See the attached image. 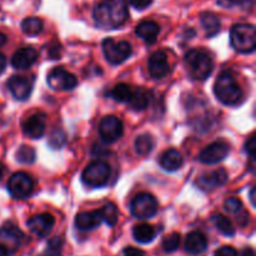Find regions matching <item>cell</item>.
<instances>
[{
    "instance_id": "cell-1",
    "label": "cell",
    "mask_w": 256,
    "mask_h": 256,
    "mask_svg": "<svg viewBox=\"0 0 256 256\" xmlns=\"http://www.w3.org/2000/svg\"><path fill=\"white\" fill-rule=\"evenodd\" d=\"M129 16L125 0H102L95 6L92 18L102 29H116L125 24Z\"/></svg>"
},
{
    "instance_id": "cell-2",
    "label": "cell",
    "mask_w": 256,
    "mask_h": 256,
    "mask_svg": "<svg viewBox=\"0 0 256 256\" xmlns=\"http://www.w3.org/2000/svg\"><path fill=\"white\" fill-rule=\"evenodd\" d=\"M214 92L218 100L228 106H235L242 100V90L230 72H224L218 76L214 85Z\"/></svg>"
},
{
    "instance_id": "cell-3",
    "label": "cell",
    "mask_w": 256,
    "mask_h": 256,
    "mask_svg": "<svg viewBox=\"0 0 256 256\" xmlns=\"http://www.w3.org/2000/svg\"><path fill=\"white\" fill-rule=\"evenodd\" d=\"M185 65L190 76L195 80H205L212 75L214 62L202 50H190L185 55Z\"/></svg>"
},
{
    "instance_id": "cell-4",
    "label": "cell",
    "mask_w": 256,
    "mask_h": 256,
    "mask_svg": "<svg viewBox=\"0 0 256 256\" xmlns=\"http://www.w3.org/2000/svg\"><path fill=\"white\" fill-rule=\"evenodd\" d=\"M230 42L236 52H252L256 48V32L252 24H236L230 32Z\"/></svg>"
},
{
    "instance_id": "cell-5",
    "label": "cell",
    "mask_w": 256,
    "mask_h": 256,
    "mask_svg": "<svg viewBox=\"0 0 256 256\" xmlns=\"http://www.w3.org/2000/svg\"><path fill=\"white\" fill-rule=\"evenodd\" d=\"M24 242V234L18 226L6 224L0 228V255L10 256L19 250Z\"/></svg>"
},
{
    "instance_id": "cell-6",
    "label": "cell",
    "mask_w": 256,
    "mask_h": 256,
    "mask_svg": "<svg viewBox=\"0 0 256 256\" xmlns=\"http://www.w3.org/2000/svg\"><path fill=\"white\" fill-rule=\"evenodd\" d=\"M82 182L90 188H102L110 178V166L105 162L96 160L85 168L82 172Z\"/></svg>"
},
{
    "instance_id": "cell-7",
    "label": "cell",
    "mask_w": 256,
    "mask_h": 256,
    "mask_svg": "<svg viewBox=\"0 0 256 256\" xmlns=\"http://www.w3.org/2000/svg\"><path fill=\"white\" fill-rule=\"evenodd\" d=\"M102 52L110 64L119 65L124 62L132 55V45L128 42H116V40L108 38L102 42Z\"/></svg>"
},
{
    "instance_id": "cell-8",
    "label": "cell",
    "mask_w": 256,
    "mask_h": 256,
    "mask_svg": "<svg viewBox=\"0 0 256 256\" xmlns=\"http://www.w3.org/2000/svg\"><path fill=\"white\" fill-rule=\"evenodd\" d=\"M130 212L138 219H150L158 212V202L152 194L140 192L130 202Z\"/></svg>"
},
{
    "instance_id": "cell-9",
    "label": "cell",
    "mask_w": 256,
    "mask_h": 256,
    "mask_svg": "<svg viewBox=\"0 0 256 256\" xmlns=\"http://www.w3.org/2000/svg\"><path fill=\"white\" fill-rule=\"evenodd\" d=\"M8 190L15 199H26L34 190V182L25 172H15L8 182Z\"/></svg>"
},
{
    "instance_id": "cell-10",
    "label": "cell",
    "mask_w": 256,
    "mask_h": 256,
    "mask_svg": "<svg viewBox=\"0 0 256 256\" xmlns=\"http://www.w3.org/2000/svg\"><path fill=\"white\" fill-rule=\"evenodd\" d=\"M48 85L54 90H72L78 85V79L68 70L55 68L48 75Z\"/></svg>"
},
{
    "instance_id": "cell-11",
    "label": "cell",
    "mask_w": 256,
    "mask_h": 256,
    "mask_svg": "<svg viewBox=\"0 0 256 256\" xmlns=\"http://www.w3.org/2000/svg\"><path fill=\"white\" fill-rule=\"evenodd\" d=\"M100 138L105 142H114L119 140L122 135V122L119 118L114 115L105 116L99 125Z\"/></svg>"
},
{
    "instance_id": "cell-12",
    "label": "cell",
    "mask_w": 256,
    "mask_h": 256,
    "mask_svg": "<svg viewBox=\"0 0 256 256\" xmlns=\"http://www.w3.org/2000/svg\"><path fill=\"white\" fill-rule=\"evenodd\" d=\"M229 145L225 142H215L208 145L199 155V160L204 164L214 165L222 162L229 154Z\"/></svg>"
},
{
    "instance_id": "cell-13",
    "label": "cell",
    "mask_w": 256,
    "mask_h": 256,
    "mask_svg": "<svg viewBox=\"0 0 256 256\" xmlns=\"http://www.w3.org/2000/svg\"><path fill=\"white\" fill-rule=\"evenodd\" d=\"M8 89L16 100H26L32 90V79L22 75H12L8 80Z\"/></svg>"
},
{
    "instance_id": "cell-14",
    "label": "cell",
    "mask_w": 256,
    "mask_h": 256,
    "mask_svg": "<svg viewBox=\"0 0 256 256\" xmlns=\"http://www.w3.org/2000/svg\"><path fill=\"white\" fill-rule=\"evenodd\" d=\"M54 216L50 214H46V212L30 218L26 222L30 232L39 238H45L46 235H49V232H52V228H54Z\"/></svg>"
},
{
    "instance_id": "cell-15",
    "label": "cell",
    "mask_w": 256,
    "mask_h": 256,
    "mask_svg": "<svg viewBox=\"0 0 256 256\" xmlns=\"http://www.w3.org/2000/svg\"><path fill=\"white\" fill-rule=\"evenodd\" d=\"M149 74L152 79L160 80L166 76L170 72L169 62L164 52H156L149 59Z\"/></svg>"
},
{
    "instance_id": "cell-16",
    "label": "cell",
    "mask_w": 256,
    "mask_h": 256,
    "mask_svg": "<svg viewBox=\"0 0 256 256\" xmlns=\"http://www.w3.org/2000/svg\"><path fill=\"white\" fill-rule=\"evenodd\" d=\"M226 182L228 172L224 169H218L215 172L202 175L198 179L196 185L199 186V189L204 190V192H210V190H214L215 188L222 186Z\"/></svg>"
},
{
    "instance_id": "cell-17",
    "label": "cell",
    "mask_w": 256,
    "mask_h": 256,
    "mask_svg": "<svg viewBox=\"0 0 256 256\" xmlns=\"http://www.w3.org/2000/svg\"><path fill=\"white\" fill-rule=\"evenodd\" d=\"M45 115L42 112L32 115L22 124V132L30 139H40L45 132Z\"/></svg>"
},
{
    "instance_id": "cell-18",
    "label": "cell",
    "mask_w": 256,
    "mask_h": 256,
    "mask_svg": "<svg viewBox=\"0 0 256 256\" xmlns=\"http://www.w3.org/2000/svg\"><path fill=\"white\" fill-rule=\"evenodd\" d=\"M102 222V210L94 212H82L75 216V226L82 232H89L95 229Z\"/></svg>"
},
{
    "instance_id": "cell-19",
    "label": "cell",
    "mask_w": 256,
    "mask_h": 256,
    "mask_svg": "<svg viewBox=\"0 0 256 256\" xmlns=\"http://www.w3.org/2000/svg\"><path fill=\"white\" fill-rule=\"evenodd\" d=\"M38 59V52L34 48L26 46L18 50L12 58V65L18 70L29 69Z\"/></svg>"
},
{
    "instance_id": "cell-20",
    "label": "cell",
    "mask_w": 256,
    "mask_h": 256,
    "mask_svg": "<svg viewBox=\"0 0 256 256\" xmlns=\"http://www.w3.org/2000/svg\"><path fill=\"white\" fill-rule=\"evenodd\" d=\"M208 248V239L202 232H192L185 239V252L192 255H199Z\"/></svg>"
},
{
    "instance_id": "cell-21",
    "label": "cell",
    "mask_w": 256,
    "mask_h": 256,
    "mask_svg": "<svg viewBox=\"0 0 256 256\" xmlns=\"http://www.w3.org/2000/svg\"><path fill=\"white\" fill-rule=\"evenodd\" d=\"M160 28L152 20H144L140 24H138L135 32L142 40H144L146 44H154L159 35Z\"/></svg>"
},
{
    "instance_id": "cell-22",
    "label": "cell",
    "mask_w": 256,
    "mask_h": 256,
    "mask_svg": "<svg viewBox=\"0 0 256 256\" xmlns=\"http://www.w3.org/2000/svg\"><path fill=\"white\" fill-rule=\"evenodd\" d=\"M160 166L166 172H176L184 164L182 155L176 149H169L160 156Z\"/></svg>"
},
{
    "instance_id": "cell-23",
    "label": "cell",
    "mask_w": 256,
    "mask_h": 256,
    "mask_svg": "<svg viewBox=\"0 0 256 256\" xmlns=\"http://www.w3.org/2000/svg\"><path fill=\"white\" fill-rule=\"evenodd\" d=\"M150 102V94L149 92H146L142 88H136L135 92H132V96L128 100V104L132 108V110H136V112H142V110L146 109L148 105Z\"/></svg>"
},
{
    "instance_id": "cell-24",
    "label": "cell",
    "mask_w": 256,
    "mask_h": 256,
    "mask_svg": "<svg viewBox=\"0 0 256 256\" xmlns=\"http://www.w3.org/2000/svg\"><path fill=\"white\" fill-rule=\"evenodd\" d=\"M200 22L205 30V34L208 38H212L220 32V20L212 12H206L200 15Z\"/></svg>"
},
{
    "instance_id": "cell-25",
    "label": "cell",
    "mask_w": 256,
    "mask_h": 256,
    "mask_svg": "<svg viewBox=\"0 0 256 256\" xmlns=\"http://www.w3.org/2000/svg\"><path fill=\"white\" fill-rule=\"evenodd\" d=\"M155 232L154 228L149 224H140L132 229V236L140 244H148V242H152L155 239Z\"/></svg>"
},
{
    "instance_id": "cell-26",
    "label": "cell",
    "mask_w": 256,
    "mask_h": 256,
    "mask_svg": "<svg viewBox=\"0 0 256 256\" xmlns=\"http://www.w3.org/2000/svg\"><path fill=\"white\" fill-rule=\"evenodd\" d=\"M42 28H44V22L39 18H26V19L22 20V30L24 34L29 35V36H35V35H39L42 32Z\"/></svg>"
},
{
    "instance_id": "cell-27",
    "label": "cell",
    "mask_w": 256,
    "mask_h": 256,
    "mask_svg": "<svg viewBox=\"0 0 256 256\" xmlns=\"http://www.w3.org/2000/svg\"><path fill=\"white\" fill-rule=\"evenodd\" d=\"M152 148H154V140H152V135L149 134H142L139 135L135 140V150L139 155L145 156L152 152Z\"/></svg>"
},
{
    "instance_id": "cell-28",
    "label": "cell",
    "mask_w": 256,
    "mask_h": 256,
    "mask_svg": "<svg viewBox=\"0 0 256 256\" xmlns=\"http://www.w3.org/2000/svg\"><path fill=\"white\" fill-rule=\"evenodd\" d=\"M132 90L129 85L125 84V82H120V84H116L112 88V90L109 92V95L112 99L115 100V102H128V100L132 96Z\"/></svg>"
},
{
    "instance_id": "cell-29",
    "label": "cell",
    "mask_w": 256,
    "mask_h": 256,
    "mask_svg": "<svg viewBox=\"0 0 256 256\" xmlns=\"http://www.w3.org/2000/svg\"><path fill=\"white\" fill-rule=\"evenodd\" d=\"M212 222L216 226V229L219 230L222 234L226 235V236H232L235 234V228L232 225V222L228 219L226 216L222 214H216L212 216Z\"/></svg>"
},
{
    "instance_id": "cell-30",
    "label": "cell",
    "mask_w": 256,
    "mask_h": 256,
    "mask_svg": "<svg viewBox=\"0 0 256 256\" xmlns=\"http://www.w3.org/2000/svg\"><path fill=\"white\" fill-rule=\"evenodd\" d=\"M15 158L19 162L22 164H32L35 162V150L32 146H28V145H22V146L18 149Z\"/></svg>"
},
{
    "instance_id": "cell-31",
    "label": "cell",
    "mask_w": 256,
    "mask_h": 256,
    "mask_svg": "<svg viewBox=\"0 0 256 256\" xmlns=\"http://www.w3.org/2000/svg\"><path fill=\"white\" fill-rule=\"evenodd\" d=\"M102 222H106L109 226H114L118 222V208L114 202H108L102 209Z\"/></svg>"
},
{
    "instance_id": "cell-32",
    "label": "cell",
    "mask_w": 256,
    "mask_h": 256,
    "mask_svg": "<svg viewBox=\"0 0 256 256\" xmlns=\"http://www.w3.org/2000/svg\"><path fill=\"white\" fill-rule=\"evenodd\" d=\"M180 245V234L178 232H172L162 240V250L168 254L174 252Z\"/></svg>"
},
{
    "instance_id": "cell-33",
    "label": "cell",
    "mask_w": 256,
    "mask_h": 256,
    "mask_svg": "<svg viewBox=\"0 0 256 256\" xmlns=\"http://www.w3.org/2000/svg\"><path fill=\"white\" fill-rule=\"evenodd\" d=\"M66 142V134L62 129H55L49 136V145L52 149H62Z\"/></svg>"
},
{
    "instance_id": "cell-34",
    "label": "cell",
    "mask_w": 256,
    "mask_h": 256,
    "mask_svg": "<svg viewBox=\"0 0 256 256\" xmlns=\"http://www.w3.org/2000/svg\"><path fill=\"white\" fill-rule=\"evenodd\" d=\"M224 208L230 214H239L242 210V202L236 198H229V199L225 200Z\"/></svg>"
},
{
    "instance_id": "cell-35",
    "label": "cell",
    "mask_w": 256,
    "mask_h": 256,
    "mask_svg": "<svg viewBox=\"0 0 256 256\" xmlns=\"http://www.w3.org/2000/svg\"><path fill=\"white\" fill-rule=\"evenodd\" d=\"M245 152L249 154V156L252 159H255V152H256V138L255 135H252L249 140L245 144Z\"/></svg>"
},
{
    "instance_id": "cell-36",
    "label": "cell",
    "mask_w": 256,
    "mask_h": 256,
    "mask_svg": "<svg viewBox=\"0 0 256 256\" xmlns=\"http://www.w3.org/2000/svg\"><path fill=\"white\" fill-rule=\"evenodd\" d=\"M214 256H238V252L232 246H222L215 252Z\"/></svg>"
},
{
    "instance_id": "cell-37",
    "label": "cell",
    "mask_w": 256,
    "mask_h": 256,
    "mask_svg": "<svg viewBox=\"0 0 256 256\" xmlns=\"http://www.w3.org/2000/svg\"><path fill=\"white\" fill-rule=\"evenodd\" d=\"M129 4L132 5V8L138 10H142V9H146L148 6H150L152 2V0H128Z\"/></svg>"
},
{
    "instance_id": "cell-38",
    "label": "cell",
    "mask_w": 256,
    "mask_h": 256,
    "mask_svg": "<svg viewBox=\"0 0 256 256\" xmlns=\"http://www.w3.org/2000/svg\"><path fill=\"white\" fill-rule=\"evenodd\" d=\"M60 54H62V46L58 42H55L52 46L49 48L50 59H60Z\"/></svg>"
},
{
    "instance_id": "cell-39",
    "label": "cell",
    "mask_w": 256,
    "mask_h": 256,
    "mask_svg": "<svg viewBox=\"0 0 256 256\" xmlns=\"http://www.w3.org/2000/svg\"><path fill=\"white\" fill-rule=\"evenodd\" d=\"M244 0H218V4L222 8H232L235 5H239Z\"/></svg>"
},
{
    "instance_id": "cell-40",
    "label": "cell",
    "mask_w": 256,
    "mask_h": 256,
    "mask_svg": "<svg viewBox=\"0 0 256 256\" xmlns=\"http://www.w3.org/2000/svg\"><path fill=\"white\" fill-rule=\"evenodd\" d=\"M124 256H144V252L139 249H135V248H128V249H125Z\"/></svg>"
},
{
    "instance_id": "cell-41",
    "label": "cell",
    "mask_w": 256,
    "mask_h": 256,
    "mask_svg": "<svg viewBox=\"0 0 256 256\" xmlns=\"http://www.w3.org/2000/svg\"><path fill=\"white\" fill-rule=\"evenodd\" d=\"M5 65H6V60H5L4 55L0 52V74L5 70Z\"/></svg>"
},
{
    "instance_id": "cell-42",
    "label": "cell",
    "mask_w": 256,
    "mask_h": 256,
    "mask_svg": "<svg viewBox=\"0 0 256 256\" xmlns=\"http://www.w3.org/2000/svg\"><path fill=\"white\" fill-rule=\"evenodd\" d=\"M242 256H254V250H252V248H246V249H244V252H242Z\"/></svg>"
},
{
    "instance_id": "cell-43",
    "label": "cell",
    "mask_w": 256,
    "mask_h": 256,
    "mask_svg": "<svg viewBox=\"0 0 256 256\" xmlns=\"http://www.w3.org/2000/svg\"><path fill=\"white\" fill-rule=\"evenodd\" d=\"M250 200H252V204L255 205V188H252L250 192Z\"/></svg>"
},
{
    "instance_id": "cell-44",
    "label": "cell",
    "mask_w": 256,
    "mask_h": 256,
    "mask_svg": "<svg viewBox=\"0 0 256 256\" xmlns=\"http://www.w3.org/2000/svg\"><path fill=\"white\" fill-rule=\"evenodd\" d=\"M5 42H6V36L2 32H0V46H2Z\"/></svg>"
},
{
    "instance_id": "cell-45",
    "label": "cell",
    "mask_w": 256,
    "mask_h": 256,
    "mask_svg": "<svg viewBox=\"0 0 256 256\" xmlns=\"http://www.w3.org/2000/svg\"><path fill=\"white\" fill-rule=\"evenodd\" d=\"M2 172H4V169H2V165L0 164V179H2Z\"/></svg>"
}]
</instances>
